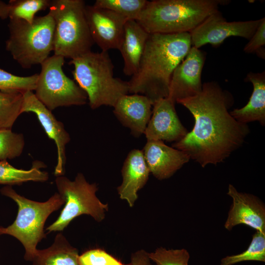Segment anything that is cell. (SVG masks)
<instances>
[{
    "mask_svg": "<svg viewBox=\"0 0 265 265\" xmlns=\"http://www.w3.org/2000/svg\"><path fill=\"white\" fill-rule=\"evenodd\" d=\"M0 192L15 201L18 207L15 221L7 227L0 226V236L9 235L20 241L25 248L24 259L32 261L37 244L46 237L44 227L47 219L65 204V200L55 193L45 202L33 201L17 193L11 186H4Z\"/></svg>",
    "mask_w": 265,
    "mask_h": 265,
    "instance_id": "cell-5",
    "label": "cell"
},
{
    "mask_svg": "<svg viewBox=\"0 0 265 265\" xmlns=\"http://www.w3.org/2000/svg\"><path fill=\"white\" fill-rule=\"evenodd\" d=\"M38 74L23 77L16 76L0 68V91L23 93L35 90Z\"/></svg>",
    "mask_w": 265,
    "mask_h": 265,
    "instance_id": "cell-27",
    "label": "cell"
},
{
    "mask_svg": "<svg viewBox=\"0 0 265 265\" xmlns=\"http://www.w3.org/2000/svg\"><path fill=\"white\" fill-rule=\"evenodd\" d=\"M45 165L36 160L29 170L18 169L11 165L7 160L0 161V185H20L27 182H44L49 179L47 172L41 170Z\"/></svg>",
    "mask_w": 265,
    "mask_h": 265,
    "instance_id": "cell-22",
    "label": "cell"
},
{
    "mask_svg": "<svg viewBox=\"0 0 265 265\" xmlns=\"http://www.w3.org/2000/svg\"><path fill=\"white\" fill-rule=\"evenodd\" d=\"M55 182L58 193L65 200V206L57 219L46 229L48 232L62 231L75 218L84 214L97 221L104 219L108 205L96 196V184L89 183L80 173L74 181L62 175L57 176Z\"/></svg>",
    "mask_w": 265,
    "mask_h": 265,
    "instance_id": "cell-8",
    "label": "cell"
},
{
    "mask_svg": "<svg viewBox=\"0 0 265 265\" xmlns=\"http://www.w3.org/2000/svg\"><path fill=\"white\" fill-rule=\"evenodd\" d=\"M225 0H153L147 1L136 22L149 34L190 33Z\"/></svg>",
    "mask_w": 265,
    "mask_h": 265,
    "instance_id": "cell-3",
    "label": "cell"
},
{
    "mask_svg": "<svg viewBox=\"0 0 265 265\" xmlns=\"http://www.w3.org/2000/svg\"><path fill=\"white\" fill-rule=\"evenodd\" d=\"M265 18L264 17L249 41L244 46L243 51L247 53H255L259 57L265 59Z\"/></svg>",
    "mask_w": 265,
    "mask_h": 265,
    "instance_id": "cell-31",
    "label": "cell"
},
{
    "mask_svg": "<svg viewBox=\"0 0 265 265\" xmlns=\"http://www.w3.org/2000/svg\"><path fill=\"white\" fill-rule=\"evenodd\" d=\"M148 256L157 265H188L190 258L185 249L167 250L163 247L148 253Z\"/></svg>",
    "mask_w": 265,
    "mask_h": 265,
    "instance_id": "cell-29",
    "label": "cell"
},
{
    "mask_svg": "<svg viewBox=\"0 0 265 265\" xmlns=\"http://www.w3.org/2000/svg\"><path fill=\"white\" fill-rule=\"evenodd\" d=\"M247 261L265 262V232L256 231L245 251L226 256L221 259L220 265H233Z\"/></svg>",
    "mask_w": 265,
    "mask_h": 265,
    "instance_id": "cell-25",
    "label": "cell"
},
{
    "mask_svg": "<svg viewBox=\"0 0 265 265\" xmlns=\"http://www.w3.org/2000/svg\"><path fill=\"white\" fill-rule=\"evenodd\" d=\"M122 184L117 187L120 198L133 206L137 199V192L147 183L150 171L142 150L133 149L129 152L124 162Z\"/></svg>",
    "mask_w": 265,
    "mask_h": 265,
    "instance_id": "cell-18",
    "label": "cell"
},
{
    "mask_svg": "<svg viewBox=\"0 0 265 265\" xmlns=\"http://www.w3.org/2000/svg\"><path fill=\"white\" fill-rule=\"evenodd\" d=\"M192 47L189 33H151L139 66L129 81V93L146 96L154 104L167 98L173 73Z\"/></svg>",
    "mask_w": 265,
    "mask_h": 265,
    "instance_id": "cell-2",
    "label": "cell"
},
{
    "mask_svg": "<svg viewBox=\"0 0 265 265\" xmlns=\"http://www.w3.org/2000/svg\"><path fill=\"white\" fill-rule=\"evenodd\" d=\"M23 94L0 91V129H11L22 114Z\"/></svg>",
    "mask_w": 265,
    "mask_h": 265,
    "instance_id": "cell-23",
    "label": "cell"
},
{
    "mask_svg": "<svg viewBox=\"0 0 265 265\" xmlns=\"http://www.w3.org/2000/svg\"><path fill=\"white\" fill-rule=\"evenodd\" d=\"M77 84L86 93L89 105L94 109L102 106L113 107L123 96L129 93L128 81L114 76V65L107 51H91L68 63Z\"/></svg>",
    "mask_w": 265,
    "mask_h": 265,
    "instance_id": "cell-4",
    "label": "cell"
},
{
    "mask_svg": "<svg viewBox=\"0 0 265 265\" xmlns=\"http://www.w3.org/2000/svg\"><path fill=\"white\" fill-rule=\"evenodd\" d=\"M205 59L204 52L194 47L191 48L173 73L168 98L175 103L193 97L202 91L201 75Z\"/></svg>",
    "mask_w": 265,
    "mask_h": 265,
    "instance_id": "cell-12",
    "label": "cell"
},
{
    "mask_svg": "<svg viewBox=\"0 0 265 265\" xmlns=\"http://www.w3.org/2000/svg\"><path fill=\"white\" fill-rule=\"evenodd\" d=\"M79 257L78 250L59 233L50 247L37 250L31 262L32 265H80Z\"/></svg>",
    "mask_w": 265,
    "mask_h": 265,
    "instance_id": "cell-21",
    "label": "cell"
},
{
    "mask_svg": "<svg viewBox=\"0 0 265 265\" xmlns=\"http://www.w3.org/2000/svg\"><path fill=\"white\" fill-rule=\"evenodd\" d=\"M245 80L250 82L253 86V91L248 103L243 107L235 108L230 112L233 117L239 123L258 121L265 124V72H250Z\"/></svg>",
    "mask_w": 265,
    "mask_h": 265,
    "instance_id": "cell-20",
    "label": "cell"
},
{
    "mask_svg": "<svg viewBox=\"0 0 265 265\" xmlns=\"http://www.w3.org/2000/svg\"><path fill=\"white\" fill-rule=\"evenodd\" d=\"M131 264L132 265H152L148 253L142 250L132 255Z\"/></svg>",
    "mask_w": 265,
    "mask_h": 265,
    "instance_id": "cell-32",
    "label": "cell"
},
{
    "mask_svg": "<svg viewBox=\"0 0 265 265\" xmlns=\"http://www.w3.org/2000/svg\"><path fill=\"white\" fill-rule=\"evenodd\" d=\"M80 265H132L124 264L106 251L94 248L87 250L79 255Z\"/></svg>",
    "mask_w": 265,
    "mask_h": 265,
    "instance_id": "cell-30",
    "label": "cell"
},
{
    "mask_svg": "<svg viewBox=\"0 0 265 265\" xmlns=\"http://www.w3.org/2000/svg\"><path fill=\"white\" fill-rule=\"evenodd\" d=\"M24 146L23 134L13 132L11 129H0V161L19 157Z\"/></svg>",
    "mask_w": 265,
    "mask_h": 265,
    "instance_id": "cell-28",
    "label": "cell"
},
{
    "mask_svg": "<svg viewBox=\"0 0 265 265\" xmlns=\"http://www.w3.org/2000/svg\"><path fill=\"white\" fill-rule=\"evenodd\" d=\"M22 94L21 113L32 112L35 114L48 136L54 141L57 158L54 174L56 177L63 175L66 161V146L70 141L69 133L63 124L56 119L52 111L36 98L33 91H26Z\"/></svg>",
    "mask_w": 265,
    "mask_h": 265,
    "instance_id": "cell-13",
    "label": "cell"
},
{
    "mask_svg": "<svg viewBox=\"0 0 265 265\" xmlns=\"http://www.w3.org/2000/svg\"><path fill=\"white\" fill-rule=\"evenodd\" d=\"M149 33L135 20L126 22L119 51L124 62L123 73L132 76L137 71Z\"/></svg>",
    "mask_w": 265,
    "mask_h": 265,
    "instance_id": "cell-19",
    "label": "cell"
},
{
    "mask_svg": "<svg viewBox=\"0 0 265 265\" xmlns=\"http://www.w3.org/2000/svg\"><path fill=\"white\" fill-rule=\"evenodd\" d=\"M85 14L94 43L103 51L119 50L128 20L111 10L94 5H85Z\"/></svg>",
    "mask_w": 265,
    "mask_h": 265,
    "instance_id": "cell-11",
    "label": "cell"
},
{
    "mask_svg": "<svg viewBox=\"0 0 265 265\" xmlns=\"http://www.w3.org/2000/svg\"><path fill=\"white\" fill-rule=\"evenodd\" d=\"M232 96L215 81L205 82L196 95L177 103L192 114L195 123L190 132L172 147L186 153L202 167L223 162L242 146L250 132L228 111Z\"/></svg>",
    "mask_w": 265,
    "mask_h": 265,
    "instance_id": "cell-1",
    "label": "cell"
},
{
    "mask_svg": "<svg viewBox=\"0 0 265 265\" xmlns=\"http://www.w3.org/2000/svg\"><path fill=\"white\" fill-rule=\"evenodd\" d=\"M50 0H10L8 3L9 19L32 24L36 13L49 8Z\"/></svg>",
    "mask_w": 265,
    "mask_h": 265,
    "instance_id": "cell-24",
    "label": "cell"
},
{
    "mask_svg": "<svg viewBox=\"0 0 265 265\" xmlns=\"http://www.w3.org/2000/svg\"><path fill=\"white\" fill-rule=\"evenodd\" d=\"M147 1L146 0H96L93 5L111 10L128 20L136 21Z\"/></svg>",
    "mask_w": 265,
    "mask_h": 265,
    "instance_id": "cell-26",
    "label": "cell"
},
{
    "mask_svg": "<svg viewBox=\"0 0 265 265\" xmlns=\"http://www.w3.org/2000/svg\"><path fill=\"white\" fill-rule=\"evenodd\" d=\"M5 49L24 69L41 64L54 49V20L49 12L36 16L32 24L9 19Z\"/></svg>",
    "mask_w": 265,
    "mask_h": 265,
    "instance_id": "cell-6",
    "label": "cell"
},
{
    "mask_svg": "<svg viewBox=\"0 0 265 265\" xmlns=\"http://www.w3.org/2000/svg\"><path fill=\"white\" fill-rule=\"evenodd\" d=\"M227 194L233 200L224 227L231 230L235 226L244 224L256 231L265 232V207L255 196L238 192L229 185Z\"/></svg>",
    "mask_w": 265,
    "mask_h": 265,
    "instance_id": "cell-15",
    "label": "cell"
},
{
    "mask_svg": "<svg viewBox=\"0 0 265 265\" xmlns=\"http://www.w3.org/2000/svg\"><path fill=\"white\" fill-rule=\"evenodd\" d=\"M142 151L150 172L160 180L172 176L190 159L184 152L159 140H147Z\"/></svg>",
    "mask_w": 265,
    "mask_h": 265,
    "instance_id": "cell-16",
    "label": "cell"
},
{
    "mask_svg": "<svg viewBox=\"0 0 265 265\" xmlns=\"http://www.w3.org/2000/svg\"><path fill=\"white\" fill-rule=\"evenodd\" d=\"M82 0H51L49 13L55 22L54 54L75 58L91 50L94 44Z\"/></svg>",
    "mask_w": 265,
    "mask_h": 265,
    "instance_id": "cell-7",
    "label": "cell"
},
{
    "mask_svg": "<svg viewBox=\"0 0 265 265\" xmlns=\"http://www.w3.org/2000/svg\"><path fill=\"white\" fill-rule=\"evenodd\" d=\"M64 59L54 54L40 64L34 94L51 111L60 106L84 105L88 101L84 91L64 73Z\"/></svg>",
    "mask_w": 265,
    "mask_h": 265,
    "instance_id": "cell-9",
    "label": "cell"
},
{
    "mask_svg": "<svg viewBox=\"0 0 265 265\" xmlns=\"http://www.w3.org/2000/svg\"><path fill=\"white\" fill-rule=\"evenodd\" d=\"M9 15V6L8 3L0 0V18L1 19H6L8 18Z\"/></svg>",
    "mask_w": 265,
    "mask_h": 265,
    "instance_id": "cell-33",
    "label": "cell"
},
{
    "mask_svg": "<svg viewBox=\"0 0 265 265\" xmlns=\"http://www.w3.org/2000/svg\"><path fill=\"white\" fill-rule=\"evenodd\" d=\"M187 132L179 119L174 102L167 97L153 104L152 115L144 133L147 140L176 142Z\"/></svg>",
    "mask_w": 265,
    "mask_h": 265,
    "instance_id": "cell-14",
    "label": "cell"
},
{
    "mask_svg": "<svg viewBox=\"0 0 265 265\" xmlns=\"http://www.w3.org/2000/svg\"><path fill=\"white\" fill-rule=\"evenodd\" d=\"M262 19L246 21L228 22L218 11L211 14L190 32L192 47L199 49L207 44L218 47L231 36L249 40Z\"/></svg>",
    "mask_w": 265,
    "mask_h": 265,
    "instance_id": "cell-10",
    "label": "cell"
},
{
    "mask_svg": "<svg viewBox=\"0 0 265 265\" xmlns=\"http://www.w3.org/2000/svg\"><path fill=\"white\" fill-rule=\"evenodd\" d=\"M153 104L146 96L138 94L122 96L113 106V113L132 134L139 137L144 133L151 118Z\"/></svg>",
    "mask_w": 265,
    "mask_h": 265,
    "instance_id": "cell-17",
    "label": "cell"
}]
</instances>
